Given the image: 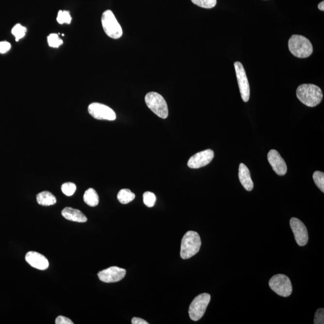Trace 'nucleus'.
Returning <instances> with one entry per match:
<instances>
[{
	"label": "nucleus",
	"mask_w": 324,
	"mask_h": 324,
	"mask_svg": "<svg viewBox=\"0 0 324 324\" xmlns=\"http://www.w3.org/2000/svg\"><path fill=\"white\" fill-rule=\"evenodd\" d=\"M297 97L304 105L315 107L322 102L323 94L317 85L302 84L297 88Z\"/></svg>",
	"instance_id": "nucleus-1"
},
{
	"label": "nucleus",
	"mask_w": 324,
	"mask_h": 324,
	"mask_svg": "<svg viewBox=\"0 0 324 324\" xmlns=\"http://www.w3.org/2000/svg\"><path fill=\"white\" fill-rule=\"evenodd\" d=\"M288 47L291 54L300 58L310 57L313 53L312 44L307 38L300 35H292L291 37Z\"/></svg>",
	"instance_id": "nucleus-2"
},
{
	"label": "nucleus",
	"mask_w": 324,
	"mask_h": 324,
	"mask_svg": "<svg viewBox=\"0 0 324 324\" xmlns=\"http://www.w3.org/2000/svg\"><path fill=\"white\" fill-rule=\"evenodd\" d=\"M201 240L196 232L190 231L181 240L180 256L182 259H189L199 251Z\"/></svg>",
	"instance_id": "nucleus-3"
},
{
	"label": "nucleus",
	"mask_w": 324,
	"mask_h": 324,
	"mask_svg": "<svg viewBox=\"0 0 324 324\" xmlns=\"http://www.w3.org/2000/svg\"><path fill=\"white\" fill-rule=\"evenodd\" d=\"M146 105L159 117L165 119L168 116V105L162 96L158 93L150 92L145 97Z\"/></svg>",
	"instance_id": "nucleus-4"
},
{
	"label": "nucleus",
	"mask_w": 324,
	"mask_h": 324,
	"mask_svg": "<svg viewBox=\"0 0 324 324\" xmlns=\"http://www.w3.org/2000/svg\"><path fill=\"white\" fill-rule=\"evenodd\" d=\"M103 29L108 36L113 39H118L122 36L123 30L116 20L115 15L110 10L103 12L102 16Z\"/></svg>",
	"instance_id": "nucleus-5"
},
{
	"label": "nucleus",
	"mask_w": 324,
	"mask_h": 324,
	"mask_svg": "<svg viewBox=\"0 0 324 324\" xmlns=\"http://www.w3.org/2000/svg\"><path fill=\"white\" fill-rule=\"evenodd\" d=\"M210 300L211 296L207 293H202L194 298L189 308L190 318L194 321H197L201 319L206 312Z\"/></svg>",
	"instance_id": "nucleus-6"
},
{
	"label": "nucleus",
	"mask_w": 324,
	"mask_h": 324,
	"mask_svg": "<svg viewBox=\"0 0 324 324\" xmlns=\"http://www.w3.org/2000/svg\"><path fill=\"white\" fill-rule=\"evenodd\" d=\"M269 286L277 294L283 297H289L292 292V283L290 278L285 275H274L269 281Z\"/></svg>",
	"instance_id": "nucleus-7"
},
{
	"label": "nucleus",
	"mask_w": 324,
	"mask_h": 324,
	"mask_svg": "<svg viewBox=\"0 0 324 324\" xmlns=\"http://www.w3.org/2000/svg\"><path fill=\"white\" fill-rule=\"evenodd\" d=\"M234 67L242 99L244 102H247L250 98V91L246 73H245L244 67L240 62H235Z\"/></svg>",
	"instance_id": "nucleus-8"
},
{
	"label": "nucleus",
	"mask_w": 324,
	"mask_h": 324,
	"mask_svg": "<svg viewBox=\"0 0 324 324\" xmlns=\"http://www.w3.org/2000/svg\"><path fill=\"white\" fill-rule=\"evenodd\" d=\"M88 113L97 120L113 121L116 114L112 109L99 103H93L88 106Z\"/></svg>",
	"instance_id": "nucleus-9"
},
{
	"label": "nucleus",
	"mask_w": 324,
	"mask_h": 324,
	"mask_svg": "<svg viewBox=\"0 0 324 324\" xmlns=\"http://www.w3.org/2000/svg\"><path fill=\"white\" fill-rule=\"evenodd\" d=\"M290 227L294 234L295 239L300 246H305L307 244L308 240V229L305 224L300 220L293 218L290 220Z\"/></svg>",
	"instance_id": "nucleus-10"
},
{
	"label": "nucleus",
	"mask_w": 324,
	"mask_h": 324,
	"mask_svg": "<svg viewBox=\"0 0 324 324\" xmlns=\"http://www.w3.org/2000/svg\"><path fill=\"white\" fill-rule=\"evenodd\" d=\"M214 151L211 149L199 152L189 159L187 165L190 168L198 169L206 166L213 159Z\"/></svg>",
	"instance_id": "nucleus-11"
},
{
	"label": "nucleus",
	"mask_w": 324,
	"mask_h": 324,
	"mask_svg": "<svg viewBox=\"0 0 324 324\" xmlns=\"http://www.w3.org/2000/svg\"><path fill=\"white\" fill-rule=\"evenodd\" d=\"M126 270L118 267H111L98 273L99 279L105 283L119 282L125 277Z\"/></svg>",
	"instance_id": "nucleus-12"
},
{
	"label": "nucleus",
	"mask_w": 324,
	"mask_h": 324,
	"mask_svg": "<svg viewBox=\"0 0 324 324\" xmlns=\"http://www.w3.org/2000/svg\"><path fill=\"white\" fill-rule=\"evenodd\" d=\"M267 158L273 171L278 176H283L287 174V164H286L285 161L283 160L277 151L275 150H270L268 154Z\"/></svg>",
	"instance_id": "nucleus-13"
},
{
	"label": "nucleus",
	"mask_w": 324,
	"mask_h": 324,
	"mask_svg": "<svg viewBox=\"0 0 324 324\" xmlns=\"http://www.w3.org/2000/svg\"><path fill=\"white\" fill-rule=\"evenodd\" d=\"M25 260L32 267L40 270L49 267V262L44 255L36 252H29L25 256Z\"/></svg>",
	"instance_id": "nucleus-14"
},
{
	"label": "nucleus",
	"mask_w": 324,
	"mask_h": 324,
	"mask_svg": "<svg viewBox=\"0 0 324 324\" xmlns=\"http://www.w3.org/2000/svg\"><path fill=\"white\" fill-rule=\"evenodd\" d=\"M239 179L244 188L247 191H251L254 189L253 183L249 169L244 163H240L239 173Z\"/></svg>",
	"instance_id": "nucleus-15"
},
{
	"label": "nucleus",
	"mask_w": 324,
	"mask_h": 324,
	"mask_svg": "<svg viewBox=\"0 0 324 324\" xmlns=\"http://www.w3.org/2000/svg\"><path fill=\"white\" fill-rule=\"evenodd\" d=\"M62 214L65 219L70 221L84 223L87 221V217L79 210L66 207L63 210Z\"/></svg>",
	"instance_id": "nucleus-16"
},
{
	"label": "nucleus",
	"mask_w": 324,
	"mask_h": 324,
	"mask_svg": "<svg viewBox=\"0 0 324 324\" xmlns=\"http://www.w3.org/2000/svg\"><path fill=\"white\" fill-rule=\"evenodd\" d=\"M37 201L40 206H50L56 204L57 199L50 192L44 191L37 194Z\"/></svg>",
	"instance_id": "nucleus-17"
},
{
	"label": "nucleus",
	"mask_w": 324,
	"mask_h": 324,
	"mask_svg": "<svg viewBox=\"0 0 324 324\" xmlns=\"http://www.w3.org/2000/svg\"><path fill=\"white\" fill-rule=\"evenodd\" d=\"M83 201L90 207L97 206L99 202V197L95 189L90 188L83 194Z\"/></svg>",
	"instance_id": "nucleus-18"
},
{
	"label": "nucleus",
	"mask_w": 324,
	"mask_h": 324,
	"mask_svg": "<svg viewBox=\"0 0 324 324\" xmlns=\"http://www.w3.org/2000/svg\"><path fill=\"white\" fill-rule=\"evenodd\" d=\"M117 198L119 202L123 204H127L135 198V194L129 189H122L118 192Z\"/></svg>",
	"instance_id": "nucleus-19"
},
{
	"label": "nucleus",
	"mask_w": 324,
	"mask_h": 324,
	"mask_svg": "<svg viewBox=\"0 0 324 324\" xmlns=\"http://www.w3.org/2000/svg\"><path fill=\"white\" fill-rule=\"evenodd\" d=\"M27 31V28L22 26L21 24H17L15 25L14 28H13L12 33L14 35L16 41L18 42L20 39L25 36Z\"/></svg>",
	"instance_id": "nucleus-20"
},
{
	"label": "nucleus",
	"mask_w": 324,
	"mask_h": 324,
	"mask_svg": "<svg viewBox=\"0 0 324 324\" xmlns=\"http://www.w3.org/2000/svg\"><path fill=\"white\" fill-rule=\"evenodd\" d=\"M57 21L60 24H70L72 21V17L70 16L69 11H60L57 17Z\"/></svg>",
	"instance_id": "nucleus-21"
},
{
	"label": "nucleus",
	"mask_w": 324,
	"mask_h": 324,
	"mask_svg": "<svg viewBox=\"0 0 324 324\" xmlns=\"http://www.w3.org/2000/svg\"><path fill=\"white\" fill-rule=\"evenodd\" d=\"M314 182L324 193V173L320 171H316L313 175Z\"/></svg>",
	"instance_id": "nucleus-22"
},
{
	"label": "nucleus",
	"mask_w": 324,
	"mask_h": 324,
	"mask_svg": "<svg viewBox=\"0 0 324 324\" xmlns=\"http://www.w3.org/2000/svg\"><path fill=\"white\" fill-rule=\"evenodd\" d=\"M194 4L205 9L213 8L217 4V0H191Z\"/></svg>",
	"instance_id": "nucleus-23"
},
{
	"label": "nucleus",
	"mask_w": 324,
	"mask_h": 324,
	"mask_svg": "<svg viewBox=\"0 0 324 324\" xmlns=\"http://www.w3.org/2000/svg\"><path fill=\"white\" fill-rule=\"evenodd\" d=\"M48 43L50 47L57 48L63 44V41L58 34L53 33L48 35Z\"/></svg>",
	"instance_id": "nucleus-24"
},
{
	"label": "nucleus",
	"mask_w": 324,
	"mask_h": 324,
	"mask_svg": "<svg viewBox=\"0 0 324 324\" xmlns=\"http://www.w3.org/2000/svg\"><path fill=\"white\" fill-rule=\"evenodd\" d=\"M144 203L148 207H153L155 205L156 197L150 192H146L143 194Z\"/></svg>",
	"instance_id": "nucleus-25"
},
{
	"label": "nucleus",
	"mask_w": 324,
	"mask_h": 324,
	"mask_svg": "<svg viewBox=\"0 0 324 324\" xmlns=\"http://www.w3.org/2000/svg\"><path fill=\"white\" fill-rule=\"evenodd\" d=\"M77 190V186L75 184L70 182L65 183L62 186V191L63 193L67 196H72Z\"/></svg>",
	"instance_id": "nucleus-26"
},
{
	"label": "nucleus",
	"mask_w": 324,
	"mask_h": 324,
	"mask_svg": "<svg viewBox=\"0 0 324 324\" xmlns=\"http://www.w3.org/2000/svg\"><path fill=\"white\" fill-rule=\"evenodd\" d=\"M315 324H324V308H319L316 311L315 315V320H314Z\"/></svg>",
	"instance_id": "nucleus-27"
},
{
	"label": "nucleus",
	"mask_w": 324,
	"mask_h": 324,
	"mask_svg": "<svg viewBox=\"0 0 324 324\" xmlns=\"http://www.w3.org/2000/svg\"><path fill=\"white\" fill-rule=\"evenodd\" d=\"M11 48V45L8 42H0V54H6Z\"/></svg>",
	"instance_id": "nucleus-28"
},
{
	"label": "nucleus",
	"mask_w": 324,
	"mask_h": 324,
	"mask_svg": "<svg viewBox=\"0 0 324 324\" xmlns=\"http://www.w3.org/2000/svg\"><path fill=\"white\" fill-rule=\"evenodd\" d=\"M55 324H73V323L70 319L65 316H59L55 320Z\"/></svg>",
	"instance_id": "nucleus-29"
},
{
	"label": "nucleus",
	"mask_w": 324,
	"mask_h": 324,
	"mask_svg": "<svg viewBox=\"0 0 324 324\" xmlns=\"http://www.w3.org/2000/svg\"><path fill=\"white\" fill-rule=\"evenodd\" d=\"M131 323L132 324H148L146 321L139 318H133L131 320Z\"/></svg>",
	"instance_id": "nucleus-30"
},
{
	"label": "nucleus",
	"mask_w": 324,
	"mask_h": 324,
	"mask_svg": "<svg viewBox=\"0 0 324 324\" xmlns=\"http://www.w3.org/2000/svg\"><path fill=\"white\" fill-rule=\"evenodd\" d=\"M318 9L320 10V11H324V2L322 1L321 2L320 4H318Z\"/></svg>",
	"instance_id": "nucleus-31"
}]
</instances>
